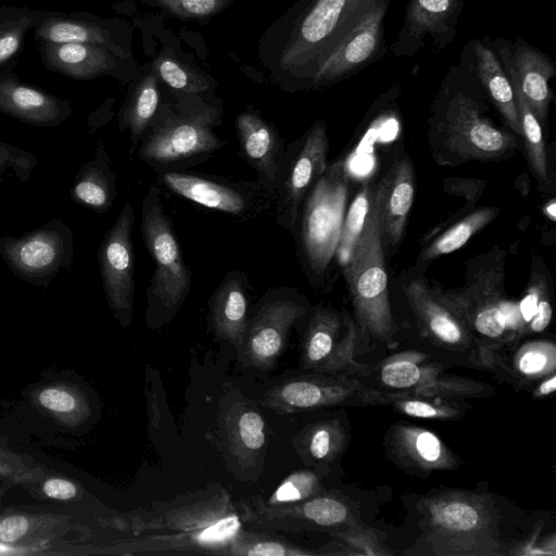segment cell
<instances>
[{
    "instance_id": "cell-1",
    "label": "cell",
    "mask_w": 556,
    "mask_h": 556,
    "mask_svg": "<svg viewBox=\"0 0 556 556\" xmlns=\"http://www.w3.org/2000/svg\"><path fill=\"white\" fill-rule=\"evenodd\" d=\"M382 1L298 0L263 33L256 55L281 90H312L334 49Z\"/></svg>"
},
{
    "instance_id": "cell-2",
    "label": "cell",
    "mask_w": 556,
    "mask_h": 556,
    "mask_svg": "<svg viewBox=\"0 0 556 556\" xmlns=\"http://www.w3.org/2000/svg\"><path fill=\"white\" fill-rule=\"evenodd\" d=\"M465 285L456 289L431 288L435 298L482 345V361H491L488 348L510 343L526 334L519 303L505 291V252L493 249L468 262Z\"/></svg>"
},
{
    "instance_id": "cell-3",
    "label": "cell",
    "mask_w": 556,
    "mask_h": 556,
    "mask_svg": "<svg viewBox=\"0 0 556 556\" xmlns=\"http://www.w3.org/2000/svg\"><path fill=\"white\" fill-rule=\"evenodd\" d=\"M166 90L136 150L156 172L203 162L226 144L214 131L222 123L220 100Z\"/></svg>"
},
{
    "instance_id": "cell-4",
    "label": "cell",
    "mask_w": 556,
    "mask_h": 556,
    "mask_svg": "<svg viewBox=\"0 0 556 556\" xmlns=\"http://www.w3.org/2000/svg\"><path fill=\"white\" fill-rule=\"evenodd\" d=\"M422 541L435 556L513 555L515 546L500 536L501 514L490 496L446 490L418 503Z\"/></svg>"
},
{
    "instance_id": "cell-5",
    "label": "cell",
    "mask_w": 556,
    "mask_h": 556,
    "mask_svg": "<svg viewBox=\"0 0 556 556\" xmlns=\"http://www.w3.org/2000/svg\"><path fill=\"white\" fill-rule=\"evenodd\" d=\"M488 102L471 64L460 55L441 81L433 119L447 148L463 159H495L517 147L516 137L486 116Z\"/></svg>"
},
{
    "instance_id": "cell-6",
    "label": "cell",
    "mask_w": 556,
    "mask_h": 556,
    "mask_svg": "<svg viewBox=\"0 0 556 556\" xmlns=\"http://www.w3.org/2000/svg\"><path fill=\"white\" fill-rule=\"evenodd\" d=\"M136 533L161 530L149 535L143 546L152 552L187 551L223 555L242 530V517L224 490L194 503L172 507L162 513H139L131 518Z\"/></svg>"
},
{
    "instance_id": "cell-7",
    "label": "cell",
    "mask_w": 556,
    "mask_h": 556,
    "mask_svg": "<svg viewBox=\"0 0 556 556\" xmlns=\"http://www.w3.org/2000/svg\"><path fill=\"white\" fill-rule=\"evenodd\" d=\"M342 268L355 313L357 346L371 341L393 344L396 325L389 300L376 185L365 226Z\"/></svg>"
},
{
    "instance_id": "cell-8",
    "label": "cell",
    "mask_w": 556,
    "mask_h": 556,
    "mask_svg": "<svg viewBox=\"0 0 556 556\" xmlns=\"http://www.w3.org/2000/svg\"><path fill=\"white\" fill-rule=\"evenodd\" d=\"M349 194V173L342 161L327 165L306 194L294 240L302 269L318 286L336 257Z\"/></svg>"
},
{
    "instance_id": "cell-9",
    "label": "cell",
    "mask_w": 556,
    "mask_h": 556,
    "mask_svg": "<svg viewBox=\"0 0 556 556\" xmlns=\"http://www.w3.org/2000/svg\"><path fill=\"white\" fill-rule=\"evenodd\" d=\"M141 235L153 263L147 288V323L160 327L180 309L191 287V270L185 263L174 233L172 219L165 214L161 189L150 186L141 207Z\"/></svg>"
},
{
    "instance_id": "cell-10",
    "label": "cell",
    "mask_w": 556,
    "mask_h": 556,
    "mask_svg": "<svg viewBox=\"0 0 556 556\" xmlns=\"http://www.w3.org/2000/svg\"><path fill=\"white\" fill-rule=\"evenodd\" d=\"M408 393L379 390L350 376L314 372L282 380L265 393L262 403L278 413H294L342 405H388Z\"/></svg>"
},
{
    "instance_id": "cell-11",
    "label": "cell",
    "mask_w": 556,
    "mask_h": 556,
    "mask_svg": "<svg viewBox=\"0 0 556 556\" xmlns=\"http://www.w3.org/2000/svg\"><path fill=\"white\" fill-rule=\"evenodd\" d=\"M0 256L24 282L47 288L74 261V237L70 226L52 218L20 236L0 237Z\"/></svg>"
},
{
    "instance_id": "cell-12",
    "label": "cell",
    "mask_w": 556,
    "mask_h": 556,
    "mask_svg": "<svg viewBox=\"0 0 556 556\" xmlns=\"http://www.w3.org/2000/svg\"><path fill=\"white\" fill-rule=\"evenodd\" d=\"M328 148L326 124L319 119L286 149L274 208L278 225L289 231L292 237L301 205L327 167Z\"/></svg>"
},
{
    "instance_id": "cell-13",
    "label": "cell",
    "mask_w": 556,
    "mask_h": 556,
    "mask_svg": "<svg viewBox=\"0 0 556 556\" xmlns=\"http://www.w3.org/2000/svg\"><path fill=\"white\" fill-rule=\"evenodd\" d=\"M167 189L199 205L249 219L268 211L276 193L252 181H232L222 177L176 170L157 172Z\"/></svg>"
},
{
    "instance_id": "cell-14",
    "label": "cell",
    "mask_w": 556,
    "mask_h": 556,
    "mask_svg": "<svg viewBox=\"0 0 556 556\" xmlns=\"http://www.w3.org/2000/svg\"><path fill=\"white\" fill-rule=\"evenodd\" d=\"M305 299L296 290L281 287L268 290L249 318L240 350L249 366L270 368L280 356L294 324L307 313Z\"/></svg>"
},
{
    "instance_id": "cell-15",
    "label": "cell",
    "mask_w": 556,
    "mask_h": 556,
    "mask_svg": "<svg viewBox=\"0 0 556 556\" xmlns=\"http://www.w3.org/2000/svg\"><path fill=\"white\" fill-rule=\"evenodd\" d=\"M241 517L262 529L287 532L333 533L359 522L343 496L326 490L296 504L278 507H266L256 498L243 501Z\"/></svg>"
},
{
    "instance_id": "cell-16",
    "label": "cell",
    "mask_w": 556,
    "mask_h": 556,
    "mask_svg": "<svg viewBox=\"0 0 556 556\" xmlns=\"http://www.w3.org/2000/svg\"><path fill=\"white\" fill-rule=\"evenodd\" d=\"M134 223L132 205L126 202L98 249L105 299L114 317L124 327L131 320L135 303V253L131 241Z\"/></svg>"
},
{
    "instance_id": "cell-17",
    "label": "cell",
    "mask_w": 556,
    "mask_h": 556,
    "mask_svg": "<svg viewBox=\"0 0 556 556\" xmlns=\"http://www.w3.org/2000/svg\"><path fill=\"white\" fill-rule=\"evenodd\" d=\"M390 2H380L346 35L316 74L312 90L344 81L386 54L384 20Z\"/></svg>"
},
{
    "instance_id": "cell-18",
    "label": "cell",
    "mask_w": 556,
    "mask_h": 556,
    "mask_svg": "<svg viewBox=\"0 0 556 556\" xmlns=\"http://www.w3.org/2000/svg\"><path fill=\"white\" fill-rule=\"evenodd\" d=\"M463 8L464 0H409L390 53L412 58L426 46L428 37L433 52L440 53L456 36Z\"/></svg>"
},
{
    "instance_id": "cell-19",
    "label": "cell",
    "mask_w": 556,
    "mask_h": 556,
    "mask_svg": "<svg viewBox=\"0 0 556 556\" xmlns=\"http://www.w3.org/2000/svg\"><path fill=\"white\" fill-rule=\"evenodd\" d=\"M491 46L515 75L520 91L542 127L547 125L549 104L554 98L549 81L556 76L553 59L521 37L514 41L490 38Z\"/></svg>"
},
{
    "instance_id": "cell-20",
    "label": "cell",
    "mask_w": 556,
    "mask_h": 556,
    "mask_svg": "<svg viewBox=\"0 0 556 556\" xmlns=\"http://www.w3.org/2000/svg\"><path fill=\"white\" fill-rule=\"evenodd\" d=\"M34 28L40 42L96 45L132 60L131 31L119 20H104L86 13L42 12Z\"/></svg>"
},
{
    "instance_id": "cell-21",
    "label": "cell",
    "mask_w": 556,
    "mask_h": 556,
    "mask_svg": "<svg viewBox=\"0 0 556 556\" xmlns=\"http://www.w3.org/2000/svg\"><path fill=\"white\" fill-rule=\"evenodd\" d=\"M40 54L47 68L77 80L112 76L127 83L137 71L134 59H123L96 45L40 42Z\"/></svg>"
},
{
    "instance_id": "cell-22",
    "label": "cell",
    "mask_w": 556,
    "mask_h": 556,
    "mask_svg": "<svg viewBox=\"0 0 556 556\" xmlns=\"http://www.w3.org/2000/svg\"><path fill=\"white\" fill-rule=\"evenodd\" d=\"M236 131L240 155L257 174V181L276 193L287 149L277 128L257 110L249 108L237 115Z\"/></svg>"
},
{
    "instance_id": "cell-23",
    "label": "cell",
    "mask_w": 556,
    "mask_h": 556,
    "mask_svg": "<svg viewBox=\"0 0 556 556\" xmlns=\"http://www.w3.org/2000/svg\"><path fill=\"white\" fill-rule=\"evenodd\" d=\"M386 446L393 460L417 475L459 466V458L434 432L414 425L394 424L387 433Z\"/></svg>"
},
{
    "instance_id": "cell-24",
    "label": "cell",
    "mask_w": 556,
    "mask_h": 556,
    "mask_svg": "<svg viewBox=\"0 0 556 556\" xmlns=\"http://www.w3.org/2000/svg\"><path fill=\"white\" fill-rule=\"evenodd\" d=\"M0 113L37 127H54L73 115L71 102L21 81L4 68L0 73Z\"/></svg>"
},
{
    "instance_id": "cell-25",
    "label": "cell",
    "mask_w": 556,
    "mask_h": 556,
    "mask_svg": "<svg viewBox=\"0 0 556 556\" xmlns=\"http://www.w3.org/2000/svg\"><path fill=\"white\" fill-rule=\"evenodd\" d=\"M376 190L382 247L391 253L402 240L414 201L415 179L409 160L395 161Z\"/></svg>"
},
{
    "instance_id": "cell-26",
    "label": "cell",
    "mask_w": 556,
    "mask_h": 556,
    "mask_svg": "<svg viewBox=\"0 0 556 556\" xmlns=\"http://www.w3.org/2000/svg\"><path fill=\"white\" fill-rule=\"evenodd\" d=\"M460 55L471 64L477 78L491 104L517 136L521 126L511 81L501 59L490 42V37L471 38Z\"/></svg>"
},
{
    "instance_id": "cell-27",
    "label": "cell",
    "mask_w": 556,
    "mask_h": 556,
    "mask_svg": "<svg viewBox=\"0 0 556 556\" xmlns=\"http://www.w3.org/2000/svg\"><path fill=\"white\" fill-rule=\"evenodd\" d=\"M404 293L424 332L437 344L466 351L475 342L472 336L453 313L433 294L422 279L404 285Z\"/></svg>"
},
{
    "instance_id": "cell-28",
    "label": "cell",
    "mask_w": 556,
    "mask_h": 556,
    "mask_svg": "<svg viewBox=\"0 0 556 556\" xmlns=\"http://www.w3.org/2000/svg\"><path fill=\"white\" fill-rule=\"evenodd\" d=\"M250 283L242 270L229 271L210 300V325L222 340L242 346L250 304Z\"/></svg>"
},
{
    "instance_id": "cell-29",
    "label": "cell",
    "mask_w": 556,
    "mask_h": 556,
    "mask_svg": "<svg viewBox=\"0 0 556 556\" xmlns=\"http://www.w3.org/2000/svg\"><path fill=\"white\" fill-rule=\"evenodd\" d=\"M262 415L244 402H236L223 415V435L230 455L241 469H254L266 445Z\"/></svg>"
},
{
    "instance_id": "cell-30",
    "label": "cell",
    "mask_w": 556,
    "mask_h": 556,
    "mask_svg": "<svg viewBox=\"0 0 556 556\" xmlns=\"http://www.w3.org/2000/svg\"><path fill=\"white\" fill-rule=\"evenodd\" d=\"M161 80L152 66L147 64L135 75L118 113V130L130 132L129 154L136 152L139 142L162 102Z\"/></svg>"
},
{
    "instance_id": "cell-31",
    "label": "cell",
    "mask_w": 556,
    "mask_h": 556,
    "mask_svg": "<svg viewBox=\"0 0 556 556\" xmlns=\"http://www.w3.org/2000/svg\"><path fill=\"white\" fill-rule=\"evenodd\" d=\"M116 179L104 142L99 138L94 154L77 172L70 197L75 203L104 214L117 195Z\"/></svg>"
},
{
    "instance_id": "cell-32",
    "label": "cell",
    "mask_w": 556,
    "mask_h": 556,
    "mask_svg": "<svg viewBox=\"0 0 556 556\" xmlns=\"http://www.w3.org/2000/svg\"><path fill=\"white\" fill-rule=\"evenodd\" d=\"M346 445V432L338 419H324L311 424L294 440L303 462L320 473L329 470Z\"/></svg>"
},
{
    "instance_id": "cell-33",
    "label": "cell",
    "mask_w": 556,
    "mask_h": 556,
    "mask_svg": "<svg viewBox=\"0 0 556 556\" xmlns=\"http://www.w3.org/2000/svg\"><path fill=\"white\" fill-rule=\"evenodd\" d=\"M442 367L427 362L419 352H402L384 359L378 366V379L387 391H413L441 375Z\"/></svg>"
},
{
    "instance_id": "cell-34",
    "label": "cell",
    "mask_w": 556,
    "mask_h": 556,
    "mask_svg": "<svg viewBox=\"0 0 556 556\" xmlns=\"http://www.w3.org/2000/svg\"><path fill=\"white\" fill-rule=\"evenodd\" d=\"M70 518L52 514H13L0 518V543L31 545L63 535Z\"/></svg>"
},
{
    "instance_id": "cell-35",
    "label": "cell",
    "mask_w": 556,
    "mask_h": 556,
    "mask_svg": "<svg viewBox=\"0 0 556 556\" xmlns=\"http://www.w3.org/2000/svg\"><path fill=\"white\" fill-rule=\"evenodd\" d=\"M342 321L338 312L318 305L311 316L302 346V367L316 372L330 357L337 343Z\"/></svg>"
},
{
    "instance_id": "cell-36",
    "label": "cell",
    "mask_w": 556,
    "mask_h": 556,
    "mask_svg": "<svg viewBox=\"0 0 556 556\" xmlns=\"http://www.w3.org/2000/svg\"><path fill=\"white\" fill-rule=\"evenodd\" d=\"M151 64L160 80L169 90L205 97L214 96L216 87L214 78L168 49L156 54Z\"/></svg>"
},
{
    "instance_id": "cell-37",
    "label": "cell",
    "mask_w": 556,
    "mask_h": 556,
    "mask_svg": "<svg viewBox=\"0 0 556 556\" xmlns=\"http://www.w3.org/2000/svg\"><path fill=\"white\" fill-rule=\"evenodd\" d=\"M503 66L509 76L514 89L521 126V137L525 140L529 164L536 179L546 185L548 180V168L543 127L521 93L515 75L507 66Z\"/></svg>"
},
{
    "instance_id": "cell-38",
    "label": "cell",
    "mask_w": 556,
    "mask_h": 556,
    "mask_svg": "<svg viewBox=\"0 0 556 556\" xmlns=\"http://www.w3.org/2000/svg\"><path fill=\"white\" fill-rule=\"evenodd\" d=\"M37 404L59 422L77 426L90 415L85 395L75 387L64 383L50 384L36 393Z\"/></svg>"
},
{
    "instance_id": "cell-39",
    "label": "cell",
    "mask_w": 556,
    "mask_h": 556,
    "mask_svg": "<svg viewBox=\"0 0 556 556\" xmlns=\"http://www.w3.org/2000/svg\"><path fill=\"white\" fill-rule=\"evenodd\" d=\"M498 213V208L488 206L468 214L429 243L420 253L419 262L427 263L460 249L475 233L493 222Z\"/></svg>"
},
{
    "instance_id": "cell-40",
    "label": "cell",
    "mask_w": 556,
    "mask_h": 556,
    "mask_svg": "<svg viewBox=\"0 0 556 556\" xmlns=\"http://www.w3.org/2000/svg\"><path fill=\"white\" fill-rule=\"evenodd\" d=\"M318 553L263 533L243 529L232 539L223 555L232 556H309Z\"/></svg>"
},
{
    "instance_id": "cell-41",
    "label": "cell",
    "mask_w": 556,
    "mask_h": 556,
    "mask_svg": "<svg viewBox=\"0 0 556 556\" xmlns=\"http://www.w3.org/2000/svg\"><path fill=\"white\" fill-rule=\"evenodd\" d=\"M0 10V70L20 53L27 31L38 23L41 11Z\"/></svg>"
},
{
    "instance_id": "cell-42",
    "label": "cell",
    "mask_w": 556,
    "mask_h": 556,
    "mask_svg": "<svg viewBox=\"0 0 556 556\" xmlns=\"http://www.w3.org/2000/svg\"><path fill=\"white\" fill-rule=\"evenodd\" d=\"M374 186L364 184L344 215L336 252V257L341 266H343L349 260L365 226L372 200Z\"/></svg>"
},
{
    "instance_id": "cell-43",
    "label": "cell",
    "mask_w": 556,
    "mask_h": 556,
    "mask_svg": "<svg viewBox=\"0 0 556 556\" xmlns=\"http://www.w3.org/2000/svg\"><path fill=\"white\" fill-rule=\"evenodd\" d=\"M516 374L528 380L545 378L556 370V346L551 341H529L513 357Z\"/></svg>"
},
{
    "instance_id": "cell-44",
    "label": "cell",
    "mask_w": 556,
    "mask_h": 556,
    "mask_svg": "<svg viewBox=\"0 0 556 556\" xmlns=\"http://www.w3.org/2000/svg\"><path fill=\"white\" fill-rule=\"evenodd\" d=\"M343 324V336L337 343L330 357L316 372L350 377L368 375L370 371L369 367L354 359L358 344V332L355 321L350 316H345Z\"/></svg>"
},
{
    "instance_id": "cell-45",
    "label": "cell",
    "mask_w": 556,
    "mask_h": 556,
    "mask_svg": "<svg viewBox=\"0 0 556 556\" xmlns=\"http://www.w3.org/2000/svg\"><path fill=\"white\" fill-rule=\"evenodd\" d=\"M325 491L320 475L298 470L287 476L266 501L256 498L266 507L296 504Z\"/></svg>"
},
{
    "instance_id": "cell-46",
    "label": "cell",
    "mask_w": 556,
    "mask_h": 556,
    "mask_svg": "<svg viewBox=\"0 0 556 556\" xmlns=\"http://www.w3.org/2000/svg\"><path fill=\"white\" fill-rule=\"evenodd\" d=\"M452 400L440 396L412 395L409 392L390 404L394 409L408 417L447 420L459 418L463 414V407Z\"/></svg>"
},
{
    "instance_id": "cell-47",
    "label": "cell",
    "mask_w": 556,
    "mask_h": 556,
    "mask_svg": "<svg viewBox=\"0 0 556 556\" xmlns=\"http://www.w3.org/2000/svg\"><path fill=\"white\" fill-rule=\"evenodd\" d=\"M157 8L180 21H195L205 24L229 8L235 0H139Z\"/></svg>"
},
{
    "instance_id": "cell-48",
    "label": "cell",
    "mask_w": 556,
    "mask_h": 556,
    "mask_svg": "<svg viewBox=\"0 0 556 556\" xmlns=\"http://www.w3.org/2000/svg\"><path fill=\"white\" fill-rule=\"evenodd\" d=\"M332 534L348 547L346 554L350 555L384 556L394 554L376 530L361 522Z\"/></svg>"
},
{
    "instance_id": "cell-49",
    "label": "cell",
    "mask_w": 556,
    "mask_h": 556,
    "mask_svg": "<svg viewBox=\"0 0 556 556\" xmlns=\"http://www.w3.org/2000/svg\"><path fill=\"white\" fill-rule=\"evenodd\" d=\"M492 389L479 381L460 377H441L422 384L413 391L412 395L440 396L446 399L470 397L488 394Z\"/></svg>"
},
{
    "instance_id": "cell-50",
    "label": "cell",
    "mask_w": 556,
    "mask_h": 556,
    "mask_svg": "<svg viewBox=\"0 0 556 556\" xmlns=\"http://www.w3.org/2000/svg\"><path fill=\"white\" fill-rule=\"evenodd\" d=\"M37 164L38 159L31 152L0 140V177L12 170L20 181L26 182Z\"/></svg>"
},
{
    "instance_id": "cell-51",
    "label": "cell",
    "mask_w": 556,
    "mask_h": 556,
    "mask_svg": "<svg viewBox=\"0 0 556 556\" xmlns=\"http://www.w3.org/2000/svg\"><path fill=\"white\" fill-rule=\"evenodd\" d=\"M0 476L15 483H30L42 477V470L29 466L18 455L0 447Z\"/></svg>"
},
{
    "instance_id": "cell-52",
    "label": "cell",
    "mask_w": 556,
    "mask_h": 556,
    "mask_svg": "<svg viewBox=\"0 0 556 556\" xmlns=\"http://www.w3.org/2000/svg\"><path fill=\"white\" fill-rule=\"evenodd\" d=\"M531 285L535 291V312L527 325L526 334L543 331L552 319V303L546 280L542 276L533 275Z\"/></svg>"
},
{
    "instance_id": "cell-53",
    "label": "cell",
    "mask_w": 556,
    "mask_h": 556,
    "mask_svg": "<svg viewBox=\"0 0 556 556\" xmlns=\"http://www.w3.org/2000/svg\"><path fill=\"white\" fill-rule=\"evenodd\" d=\"M42 492L47 497L68 501L75 498L78 489L75 483L63 478H49L42 484Z\"/></svg>"
},
{
    "instance_id": "cell-54",
    "label": "cell",
    "mask_w": 556,
    "mask_h": 556,
    "mask_svg": "<svg viewBox=\"0 0 556 556\" xmlns=\"http://www.w3.org/2000/svg\"><path fill=\"white\" fill-rule=\"evenodd\" d=\"M556 390V375L552 374L535 388L533 395L535 397H543L554 393Z\"/></svg>"
},
{
    "instance_id": "cell-55",
    "label": "cell",
    "mask_w": 556,
    "mask_h": 556,
    "mask_svg": "<svg viewBox=\"0 0 556 556\" xmlns=\"http://www.w3.org/2000/svg\"><path fill=\"white\" fill-rule=\"evenodd\" d=\"M545 215L552 220L556 219V202L552 199L544 207Z\"/></svg>"
}]
</instances>
